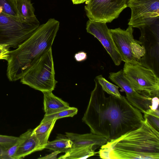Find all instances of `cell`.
<instances>
[{
    "label": "cell",
    "instance_id": "obj_8",
    "mask_svg": "<svg viewBox=\"0 0 159 159\" xmlns=\"http://www.w3.org/2000/svg\"><path fill=\"white\" fill-rule=\"evenodd\" d=\"M129 0H87L84 10L89 19L111 22L128 7Z\"/></svg>",
    "mask_w": 159,
    "mask_h": 159
},
{
    "label": "cell",
    "instance_id": "obj_27",
    "mask_svg": "<svg viewBox=\"0 0 159 159\" xmlns=\"http://www.w3.org/2000/svg\"><path fill=\"white\" fill-rule=\"evenodd\" d=\"M60 152L57 151H54L51 153L42 157L39 158L38 159H56L57 155Z\"/></svg>",
    "mask_w": 159,
    "mask_h": 159
},
{
    "label": "cell",
    "instance_id": "obj_5",
    "mask_svg": "<svg viewBox=\"0 0 159 159\" xmlns=\"http://www.w3.org/2000/svg\"><path fill=\"white\" fill-rule=\"evenodd\" d=\"M40 25L38 20L25 21L19 17L4 13L0 7V44L17 48L29 38Z\"/></svg>",
    "mask_w": 159,
    "mask_h": 159
},
{
    "label": "cell",
    "instance_id": "obj_17",
    "mask_svg": "<svg viewBox=\"0 0 159 159\" xmlns=\"http://www.w3.org/2000/svg\"><path fill=\"white\" fill-rule=\"evenodd\" d=\"M15 0L20 17L28 22L38 20L34 14V8L30 0Z\"/></svg>",
    "mask_w": 159,
    "mask_h": 159
},
{
    "label": "cell",
    "instance_id": "obj_21",
    "mask_svg": "<svg viewBox=\"0 0 159 159\" xmlns=\"http://www.w3.org/2000/svg\"><path fill=\"white\" fill-rule=\"evenodd\" d=\"M77 108L70 107L69 108L60 111L52 115L44 116L41 122H43L49 120L56 119L57 120L62 118L71 117H72L77 114L78 112Z\"/></svg>",
    "mask_w": 159,
    "mask_h": 159
},
{
    "label": "cell",
    "instance_id": "obj_16",
    "mask_svg": "<svg viewBox=\"0 0 159 159\" xmlns=\"http://www.w3.org/2000/svg\"><path fill=\"white\" fill-rule=\"evenodd\" d=\"M98 148L93 146H89L72 148L57 159H86L98 153L95 151Z\"/></svg>",
    "mask_w": 159,
    "mask_h": 159
},
{
    "label": "cell",
    "instance_id": "obj_3",
    "mask_svg": "<svg viewBox=\"0 0 159 159\" xmlns=\"http://www.w3.org/2000/svg\"><path fill=\"white\" fill-rule=\"evenodd\" d=\"M59 25L57 20L49 19L46 23L40 25L17 48L10 51L7 70L9 81L20 79L37 59L52 48Z\"/></svg>",
    "mask_w": 159,
    "mask_h": 159
},
{
    "label": "cell",
    "instance_id": "obj_11",
    "mask_svg": "<svg viewBox=\"0 0 159 159\" xmlns=\"http://www.w3.org/2000/svg\"><path fill=\"white\" fill-rule=\"evenodd\" d=\"M66 136L72 143V148L89 146H93L98 148L107 141L105 137L91 133L80 134L66 132Z\"/></svg>",
    "mask_w": 159,
    "mask_h": 159
},
{
    "label": "cell",
    "instance_id": "obj_26",
    "mask_svg": "<svg viewBox=\"0 0 159 159\" xmlns=\"http://www.w3.org/2000/svg\"><path fill=\"white\" fill-rule=\"evenodd\" d=\"M74 58L77 61H83L86 60L87 58V54L84 51H80L75 54Z\"/></svg>",
    "mask_w": 159,
    "mask_h": 159
},
{
    "label": "cell",
    "instance_id": "obj_7",
    "mask_svg": "<svg viewBox=\"0 0 159 159\" xmlns=\"http://www.w3.org/2000/svg\"><path fill=\"white\" fill-rule=\"evenodd\" d=\"M133 28L129 25L126 30L118 28L109 30L122 61L143 65L141 60L145 55V49L140 41L134 39Z\"/></svg>",
    "mask_w": 159,
    "mask_h": 159
},
{
    "label": "cell",
    "instance_id": "obj_28",
    "mask_svg": "<svg viewBox=\"0 0 159 159\" xmlns=\"http://www.w3.org/2000/svg\"><path fill=\"white\" fill-rule=\"evenodd\" d=\"M74 4H78L84 3L87 0H71Z\"/></svg>",
    "mask_w": 159,
    "mask_h": 159
},
{
    "label": "cell",
    "instance_id": "obj_1",
    "mask_svg": "<svg viewBox=\"0 0 159 159\" xmlns=\"http://www.w3.org/2000/svg\"><path fill=\"white\" fill-rule=\"evenodd\" d=\"M94 81L95 86L82 119L91 133L110 141L141 126L144 119L141 112L126 97L106 96L96 78Z\"/></svg>",
    "mask_w": 159,
    "mask_h": 159
},
{
    "label": "cell",
    "instance_id": "obj_14",
    "mask_svg": "<svg viewBox=\"0 0 159 159\" xmlns=\"http://www.w3.org/2000/svg\"><path fill=\"white\" fill-rule=\"evenodd\" d=\"M109 78L125 93L127 99L138 97L141 94L136 92L125 76L123 70L116 72H110Z\"/></svg>",
    "mask_w": 159,
    "mask_h": 159
},
{
    "label": "cell",
    "instance_id": "obj_20",
    "mask_svg": "<svg viewBox=\"0 0 159 159\" xmlns=\"http://www.w3.org/2000/svg\"><path fill=\"white\" fill-rule=\"evenodd\" d=\"M95 78L105 92L108 94L117 98L121 97L122 96L118 90V86L108 81L102 75L97 76Z\"/></svg>",
    "mask_w": 159,
    "mask_h": 159
},
{
    "label": "cell",
    "instance_id": "obj_19",
    "mask_svg": "<svg viewBox=\"0 0 159 159\" xmlns=\"http://www.w3.org/2000/svg\"><path fill=\"white\" fill-rule=\"evenodd\" d=\"M33 129H29L18 137L16 142L5 149H0V159H12V156L22 143L32 133Z\"/></svg>",
    "mask_w": 159,
    "mask_h": 159
},
{
    "label": "cell",
    "instance_id": "obj_18",
    "mask_svg": "<svg viewBox=\"0 0 159 159\" xmlns=\"http://www.w3.org/2000/svg\"><path fill=\"white\" fill-rule=\"evenodd\" d=\"M72 146L71 141L67 137L57 136L54 140L48 141L45 148L58 152L60 153H66L71 149Z\"/></svg>",
    "mask_w": 159,
    "mask_h": 159
},
{
    "label": "cell",
    "instance_id": "obj_22",
    "mask_svg": "<svg viewBox=\"0 0 159 159\" xmlns=\"http://www.w3.org/2000/svg\"><path fill=\"white\" fill-rule=\"evenodd\" d=\"M0 7L4 13L19 17L15 0H0Z\"/></svg>",
    "mask_w": 159,
    "mask_h": 159
},
{
    "label": "cell",
    "instance_id": "obj_2",
    "mask_svg": "<svg viewBox=\"0 0 159 159\" xmlns=\"http://www.w3.org/2000/svg\"><path fill=\"white\" fill-rule=\"evenodd\" d=\"M141 126L107 141L98 152L105 159H159V133L147 118Z\"/></svg>",
    "mask_w": 159,
    "mask_h": 159
},
{
    "label": "cell",
    "instance_id": "obj_15",
    "mask_svg": "<svg viewBox=\"0 0 159 159\" xmlns=\"http://www.w3.org/2000/svg\"><path fill=\"white\" fill-rule=\"evenodd\" d=\"M57 120L56 119H52L41 122L40 124L33 130L32 134L35 135L43 149L45 148Z\"/></svg>",
    "mask_w": 159,
    "mask_h": 159
},
{
    "label": "cell",
    "instance_id": "obj_23",
    "mask_svg": "<svg viewBox=\"0 0 159 159\" xmlns=\"http://www.w3.org/2000/svg\"><path fill=\"white\" fill-rule=\"evenodd\" d=\"M143 118H147L150 124L157 130L159 131V111L149 110L144 114Z\"/></svg>",
    "mask_w": 159,
    "mask_h": 159
},
{
    "label": "cell",
    "instance_id": "obj_9",
    "mask_svg": "<svg viewBox=\"0 0 159 159\" xmlns=\"http://www.w3.org/2000/svg\"><path fill=\"white\" fill-rule=\"evenodd\" d=\"M128 7L131 10L128 23L140 29L159 19V0H129Z\"/></svg>",
    "mask_w": 159,
    "mask_h": 159
},
{
    "label": "cell",
    "instance_id": "obj_10",
    "mask_svg": "<svg viewBox=\"0 0 159 159\" xmlns=\"http://www.w3.org/2000/svg\"><path fill=\"white\" fill-rule=\"evenodd\" d=\"M87 32L94 36L101 42L115 64L120 65L122 57L118 52L106 23L89 19L86 25Z\"/></svg>",
    "mask_w": 159,
    "mask_h": 159
},
{
    "label": "cell",
    "instance_id": "obj_13",
    "mask_svg": "<svg viewBox=\"0 0 159 159\" xmlns=\"http://www.w3.org/2000/svg\"><path fill=\"white\" fill-rule=\"evenodd\" d=\"M43 149L35 135L31 134L22 143L12 156V159L24 158L31 153Z\"/></svg>",
    "mask_w": 159,
    "mask_h": 159
},
{
    "label": "cell",
    "instance_id": "obj_24",
    "mask_svg": "<svg viewBox=\"0 0 159 159\" xmlns=\"http://www.w3.org/2000/svg\"><path fill=\"white\" fill-rule=\"evenodd\" d=\"M18 139V137L0 135V149H5L11 147Z\"/></svg>",
    "mask_w": 159,
    "mask_h": 159
},
{
    "label": "cell",
    "instance_id": "obj_25",
    "mask_svg": "<svg viewBox=\"0 0 159 159\" xmlns=\"http://www.w3.org/2000/svg\"><path fill=\"white\" fill-rule=\"evenodd\" d=\"M7 45L0 44V60H7L10 51Z\"/></svg>",
    "mask_w": 159,
    "mask_h": 159
},
{
    "label": "cell",
    "instance_id": "obj_4",
    "mask_svg": "<svg viewBox=\"0 0 159 159\" xmlns=\"http://www.w3.org/2000/svg\"><path fill=\"white\" fill-rule=\"evenodd\" d=\"M55 74L51 48L31 66L20 79V82L42 93L52 92L57 82Z\"/></svg>",
    "mask_w": 159,
    "mask_h": 159
},
{
    "label": "cell",
    "instance_id": "obj_12",
    "mask_svg": "<svg viewBox=\"0 0 159 159\" xmlns=\"http://www.w3.org/2000/svg\"><path fill=\"white\" fill-rule=\"evenodd\" d=\"M43 105L44 116H48L67 109L69 104L56 96L52 92H44Z\"/></svg>",
    "mask_w": 159,
    "mask_h": 159
},
{
    "label": "cell",
    "instance_id": "obj_6",
    "mask_svg": "<svg viewBox=\"0 0 159 159\" xmlns=\"http://www.w3.org/2000/svg\"><path fill=\"white\" fill-rule=\"evenodd\" d=\"M123 70L136 92L147 97H159V78L153 70L142 64L127 62Z\"/></svg>",
    "mask_w": 159,
    "mask_h": 159
}]
</instances>
